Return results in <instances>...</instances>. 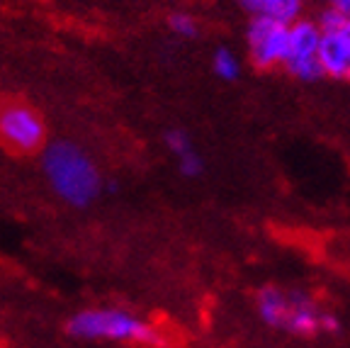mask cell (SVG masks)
<instances>
[{"label":"cell","instance_id":"17","mask_svg":"<svg viewBox=\"0 0 350 348\" xmlns=\"http://www.w3.org/2000/svg\"><path fill=\"white\" fill-rule=\"evenodd\" d=\"M236 3H239V5L243 8L246 12H251V15H256L258 5H260V0H236Z\"/></svg>","mask_w":350,"mask_h":348},{"label":"cell","instance_id":"3","mask_svg":"<svg viewBox=\"0 0 350 348\" xmlns=\"http://www.w3.org/2000/svg\"><path fill=\"white\" fill-rule=\"evenodd\" d=\"M49 142L46 122L27 103H3L0 105V144L15 153H39Z\"/></svg>","mask_w":350,"mask_h":348},{"label":"cell","instance_id":"9","mask_svg":"<svg viewBox=\"0 0 350 348\" xmlns=\"http://www.w3.org/2000/svg\"><path fill=\"white\" fill-rule=\"evenodd\" d=\"M304 8L306 0H260L256 15L270 17L278 25L290 27V25H295L297 20L304 17Z\"/></svg>","mask_w":350,"mask_h":348},{"label":"cell","instance_id":"11","mask_svg":"<svg viewBox=\"0 0 350 348\" xmlns=\"http://www.w3.org/2000/svg\"><path fill=\"white\" fill-rule=\"evenodd\" d=\"M165 27H168V32L173 34V37L185 39V42H192V39H197V34H200V22H197V17L185 10L170 12V15L165 17Z\"/></svg>","mask_w":350,"mask_h":348},{"label":"cell","instance_id":"16","mask_svg":"<svg viewBox=\"0 0 350 348\" xmlns=\"http://www.w3.org/2000/svg\"><path fill=\"white\" fill-rule=\"evenodd\" d=\"M328 8L338 10L340 15H345L350 20V0H328Z\"/></svg>","mask_w":350,"mask_h":348},{"label":"cell","instance_id":"4","mask_svg":"<svg viewBox=\"0 0 350 348\" xmlns=\"http://www.w3.org/2000/svg\"><path fill=\"white\" fill-rule=\"evenodd\" d=\"M319 42H321V29H319L317 20L301 17L295 25H290L287 54L282 61L284 71L301 83L321 81L323 71L319 64Z\"/></svg>","mask_w":350,"mask_h":348},{"label":"cell","instance_id":"12","mask_svg":"<svg viewBox=\"0 0 350 348\" xmlns=\"http://www.w3.org/2000/svg\"><path fill=\"white\" fill-rule=\"evenodd\" d=\"M163 144H165V149H168V153L175 158V161H178L180 156H185V153L195 151V142H192V136L187 134L185 129H180V127L165 129Z\"/></svg>","mask_w":350,"mask_h":348},{"label":"cell","instance_id":"10","mask_svg":"<svg viewBox=\"0 0 350 348\" xmlns=\"http://www.w3.org/2000/svg\"><path fill=\"white\" fill-rule=\"evenodd\" d=\"M212 73L224 83H236L241 78V59L231 47H217L212 54Z\"/></svg>","mask_w":350,"mask_h":348},{"label":"cell","instance_id":"2","mask_svg":"<svg viewBox=\"0 0 350 348\" xmlns=\"http://www.w3.org/2000/svg\"><path fill=\"white\" fill-rule=\"evenodd\" d=\"M66 332L83 341H112L131 346L159 348L163 346V334L151 321L142 319L124 307H88L68 316Z\"/></svg>","mask_w":350,"mask_h":348},{"label":"cell","instance_id":"14","mask_svg":"<svg viewBox=\"0 0 350 348\" xmlns=\"http://www.w3.org/2000/svg\"><path fill=\"white\" fill-rule=\"evenodd\" d=\"M317 25L321 32H340V29L348 25V17L340 15V12L334 10V8H323L317 17Z\"/></svg>","mask_w":350,"mask_h":348},{"label":"cell","instance_id":"6","mask_svg":"<svg viewBox=\"0 0 350 348\" xmlns=\"http://www.w3.org/2000/svg\"><path fill=\"white\" fill-rule=\"evenodd\" d=\"M319 314L321 307L306 290H287V314L282 332L292 336H314L319 334Z\"/></svg>","mask_w":350,"mask_h":348},{"label":"cell","instance_id":"1","mask_svg":"<svg viewBox=\"0 0 350 348\" xmlns=\"http://www.w3.org/2000/svg\"><path fill=\"white\" fill-rule=\"evenodd\" d=\"M44 180L51 192L73 210H85L105 192V178L95 158L73 139H54L39 151Z\"/></svg>","mask_w":350,"mask_h":348},{"label":"cell","instance_id":"15","mask_svg":"<svg viewBox=\"0 0 350 348\" xmlns=\"http://www.w3.org/2000/svg\"><path fill=\"white\" fill-rule=\"evenodd\" d=\"M340 332V319L334 314V312H326L321 310V314H319V334H338Z\"/></svg>","mask_w":350,"mask_h":348},{"label":"cell","instance_id":"18","mask_svg":"<svg viewBox=\"0 0 350 348\" xmlns=\"http://www.w3.org/2000/svg\"><path fill=\"white\" fill-rule=\"evenodd\" d=\"M345 32H348V37H350V20H348V25H345Z\"/></svg>","mask_w":350,"mask_h":348},{"label":"cell","instance_id":"5","mask_svg":"<svg viewBox=\"0 0 350 348\" xmlns=\"http://www.w3.org/2000/svg\"><path fill=\"white\" fill-rule=\"evenodd\" d=\"M287 37L290 27L278 25L270 17L253 15L246 27V49L253 69L270 71L275 66H282L287 54Z\"/></svg>","mask_w":350,"mask_h":348},{"label":"cell","instance_id":"7","mask_svg":"<svg viewBox=\"0 0 350 348\" xmlns=\"http://www.w3.org/2000/svg\"><path fill=\"white\" fill-rule=\"evenodd\" d=\"M319 64H321L323 78L350 81V37L345 27L340 32H321Z\"/></svg>","mask_w":350,"mask_h":348},{"label":"cell","instance_id":"13","mask_svg":"<svg viewBox=\"0 0 350 348\" xmlns=\"http://www.w3.org/2000/svg\"><path fill=\"white\" fill-rule=\"evenodd\" d=\"M178 171H180V175L183 178H200V175L204 173V158H202V153L197 151H190V153H185V156H180L178 161Z\"/></svg>","mask_w":350,"mask_h":348},{"label":"cell","instance_id":"8","mask_svg":"<svg viewBox=\"0 0 350 348\" xmlns=\"http://www.w3.org/2000/svg\"><path fill=\"white\" fill-rule=\"evenodd\" d=\"M256 310L265 327L275 329V332H282L284 314H287V290L278 288V285L260 288L256 295Z\"/></svg>","mask_w":350,"mask_h":348}]
</instances>
